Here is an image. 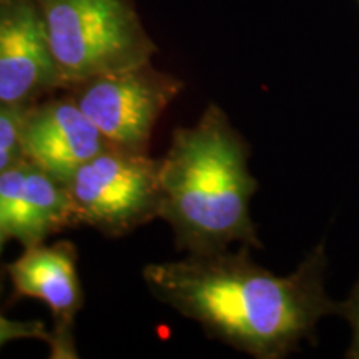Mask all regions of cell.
<instances>
[{
    "mask_svg": "<svg viewBox=\"0 0 359 359\" xmlns=\"http://www.w3.org/2000/svg\"><path fill=\"white\" fill-rule=\"evenodd\" d=\"M248 248L151 263L142 278L160 303L212 338L257 359H281L313 338L323 318L341 313L343 303L326 294L323 245L286 276L255 263Z\"/></svg>",
    "mask_w": 359,
    "mask_h": 359,
    "instance_id": "obj_1",
    "label": "cell"
},
{
    "mask_svg": "<svg viewBox=\"0 0 359 359\" xmlns=\"http://www.w3.org/2000/svg\"><path fill=\"white\" fill-rule=\"evenodd\" d=\"M158 218L170 224L177 248L215 253L233 243L262 248L251 219L258 182L250 172V147L217 103L191 127L173 132L160 160Z\"/></svg>",
    "mask_w": 359,
    "mask_h": 359,
    "instance_id": "obj_2",
    "label": "cell"
},
{
    "mask_svg": "<svg viewBox=\"0 0 359 359\" xmlns=\"http://www.w3.org/2000/svg\"><path fill=\"white\" fill-rule=\"evenodd\" d=\"M64 90L154 60L155 40L133 0H35Z\"/></svg>",
    "mask_w": 359,
    "mask_h": 359,
    "instance_id": "obj_3",
    "label": "cell"
},
{
    "mask_svg": "<svg viewBox=\"0 0 359 359\" xmlns=\"http://www.w3.org/2000/svg\"><path fill=\"white\" fill-rule=\"evenodd\" d=\"M75 222L107 236H122L158 218L160 160L110 147L67 182Z\"/></svg>",
    "mask_w": 359,
    "mask_h": 359,
    "instance_id": "obj_4",
    "label": "cell"
},
{
    "mask_svg": "<svg viewBox=\"0 0 359 359\" xmlns=\"http://www.w3.org/2000/svg\"><path fill=\"white\" fill-rule=\"evenodd\" d=\"M183 87V80L147 62L85 80L69 95L111 147L148 154L160 116Z\"/></svg>",
    "mask_w": 359,
    "mask_h": 359,
    "instance_id": "obj_5",
    "label": "cell"
},
{
    "mask_svg": "<svg viewBox=\"0 0 359 359\" xmlns=\"http://www.w3.org/2000/svg\"><path fill=\"white\" fill-rule=\"evenodd\" d=\"M62 88L35 0H0V102L29 109Z\"/></svg>",
    "mask_w": 359,
    "mask_h": 359,
    "instance_id": "obj_6",
    "label": "cell"
},
{
    "mask_svg": "<svg viewBox=\"0 0 359 359\" xmlns=\"http://www.w3.org/2000/svg\"><path fill=\"white\" fill-rule=\"evenodd\" d=\"M110 147L70 95L40 100L25 110L22 155L64 183Z\"/></svg>",
    "mask_w": 359,
    "mask_h": 359,
    "instance_id": "obj_7",
    "label": "cell"
},
{
    "mask_svg": "<svg viewBox=\"0 0 359 359\" xmlns=\"http://www.w3.org/2000/svg\"><path fill=\"white\" fill-rule=\"evenodd\" d=\"M17 296L40 299L55 321L53 358H75L74 323L83 304L77 250L70 241L34 245L7 266Z\"/></svg>",
    "mask_w": 359,
    "mask_h": 359,
    "instance_id": "obj_8",
    "label": "cell"
},
{
    "mask_svg": "<svg viewBox=\"0 0 359 359\" xmlns=\"http://www.w3.org/2000/svg\"><path fill=\"white\" fill-rule=\"evenodd\" d=\"M0 213L8 236L25 248L77 226L67 183L25 158L0 173Z\"/></svg>",
    "mask_w": 359,
    "mask_h": 359,
    "instance_id": "obj_9",
    "label": "cell"
},
{
    "mask_svg": "<svg viewBox=\"0 0 359 359\" xmlns=\"http://www.w3.org/2000/svg\"><path fill=\"white\" fill-rule=\"evenodd\" d=\"M25 110L0 102V173L24 158L22 155V127Z\"/></svg>",
    "mask_w": 359,
    "mask_h": 359,
    "instance_id": "obj_10",
    "label": "cell"
},
{
    "mask_svg": "<svg viewBox=\"0 0 359 359\" xmlns=\"http://www.w3.org/2000/svg\"><path fill=\"white\" fill-rule=\"evenodd\" d=\"M15 339H39L50 349L55 344L53 331H48L42 321H15L0 314V348Z\"/></svg>",
    "mask_w": 359,
    "mask_h": 359,
    "instance_id": "obj_11",
    "label": "cell"
},
{
    "mask_svg": "<svg viewBox=\"0 0 359 359\" xmlns=\"http://www.w3.org/2000/svg\"><path fill=\"white\" fill-rule=\"evenodd\" d=\"M341 314L346 318L353 327V343L346 356L351 359H359V280L348 302H344L343 306H341Z\"/></svg>",
    "mask_w": 359,
    "mask_h": 359,
    "instance_id": "obj_12",
    "label": "cell"
},
{
    "mask_svg": "<svg viewBox=\"0 0 359 359\" xmlns=\"http://www.w3.org/2000/svg\"><path fill=\"white\" fill-rule=\"evenodd\" d=\"M7 238H11V236H8L6 223H4V218H2V213H0V250H2V246H4V243H6Z\"/></svg>",
    "mask_w": 359,
    "mask_h": 359,
    "instance_id": "obj_13",
    "label": "cell"
}]
</instances>
